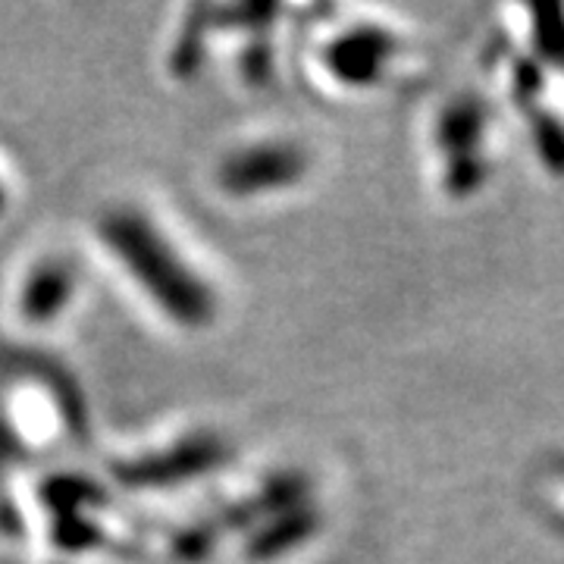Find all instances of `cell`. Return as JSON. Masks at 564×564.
I'll list each match as a JSON object with an SVG mask.
<instances>
[{
	"label": "cell",
	"instance_id": "obj_3",
	"mask_svg": "<svg viewBox=\"0 0 564 564\" xmlns=\"http://www.w3.org/2000/svg\"><path fill=\"white\" fill-rule=\"evenodd\" d=\"M302 154L295 148H251L248 154H239L236 161L226 163L223 182L232 192H261V188H280L285 182H292L302 173Z\"/></svg>",
	"mask_w": 564,
	"mask_h": 564
},
{
	"label": "cell",
	"instance_id": "obj_2",
	"mask_svg": "<svg viewBox=\"0 0 564 564\" xmlns=\"http://www.w3.org/2000/svg\"><path fill=\"white\" fill-rule=\"evenodd\" d=\"M486 139H489V110L484 98L462 95L445 104L436 120V148L443 161L445 195L470 198L484 192V185L492 176Z\"/></svg>",
	"mask_w": 564,
	"mask_h": 564
},
{
	"label": "cell",
	"instance_id": "obj_6",
	"mask_svg": "<svg viewBox=\"0 0 564 564\" xmlns=\"http://www.w3.org/2000/svg\"><path fill=\"white\" fill-rule=\"evenodd\" d=\"M530 57L545 73H564V7L540 3L530 7Z\"/></svg>",
	"mask_w": 564,
	"mask_h": 564
},
{
	"label": "cell",
	"instance_id": "obj_7",
	"mask_svg": "<svg viewBox=\"0 0 564 564\" xmlns=\"http://www.w3.org/2000/svg\"><path fill=\"white\" fill-rule=\"evenodd\" d=\"M73 289V273L63 263H44L41 270L32 273L29 289L22 292V311L32 321H44L54 317L66 304V295Z\"/></svg>",
	"mask_w": 564,
	"mask_h": 564
},
{
	"label": "cell",
	"instance_id": "obj_8",
	"mask_svg": "<svg viewBox=\"0 0 564 564\" xmlns=\"http://www.w3.org/2000/svg\"><path fill=\"white\" fill-rule=\"evenodd\" d=\"M545 91H549V73L530 54L518 57L514 66H511V98H514V107L521 113H527L530 107L545 101Z\"/></svg>",
	"mask_w": 564,
	"mask_h": 564
},
{
	"label": "cell",
	"instance_id": "obj_4",
	"mask_svg": "<svg viewBox=\"0 0 564 564\" xmlns=\"http://www.w3.org/2000/svg\"><path fill=\"white\" fill-rule=\"evenodd\" d=\"M395 54V41L389 32H355L351 39H345L343 47H336L333 66L336 73H343V79L351 82H373L380 79L386 63Z\"/></svg>",
	"mask_w": 564,
	"mask_h": 564
},
{
	"label": "cell",
	"instance_id": "obj_1",
	"mask_svg": "<svg viewBox=\"0 0 564 564\" xmlns=\"http://www.w3.org/2000/svg\"><path fill=\"white\" fill-rule=\"evenodd\" d=\"M104 236L135 280L185 323H204L214 311V299L161 232L135 214H117L104 223Z\"/></svg>",
	"mask_w": 564,
	"mask_h": 564
},
{
	"label": "cell",
	"instance_id": "obj_5",
	"mask_svg": "<svg viewBox=\"0 0 564 564\" xmlns=\"http://www.w3.org/2000/svg\"><path fill=\"white\" fill-rule=\"evenodd\" d=\"M533 154L549 176L564 180V117L555 107L536 104L524 113Z\"/></svg>",
	"mask_w": 564,
	"mask_h": 564
}]
</instances>
